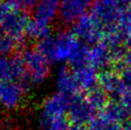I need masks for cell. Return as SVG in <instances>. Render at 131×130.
<instances>
[{"mask_svg": "<svg viewBox=\"0 0 131 130\" xmlns=\"http://www.w3.org/2000/svg\"><path fill=\"white\" fill-rule=\"evenodd\" d=\"M71 97L56 93L45 99L40 108V123L46 129L52 123L59 120L67 119Z\"/></svg>", "mask_w": 131, "mask_h": 130, "instance_id": "cell-1", "label": "cell"}, {"mask_svg": "<svg viewBox=\"0 0 131 130\" xmlns=\"http://www.w3.org/2000/svg\"><path fill=\"white\" fill-rule=\"evenodd\" d=\"M21 55L32 85L43 83L50 73V61L36 48L24 50Z\"/></svg>", "mask_w": 131, "mask_h": 130, "instance_id": "cell-2", "label": "cell"}, {"mask_svg": "<svg viewBox=\"0 0 131 130\" xmlns=\"http://www.w3.org/2000/svg\"><path fill=\"white\" fill-rule=\"evenodd\" d=\"M98 116L99 112L89 103L85 96L79 93L71 97L67 115L71 125L87 126Z\"/></svg>", "mask_w": 131, "mask_h": 130, "instance_id": "cell-3", "label": "cell"}, {"mask_svg": "<svg viewBox=\"0 0 131 130\" xmlns=\"http://www.w3.org/2000/svg\"><path fill=\"white\" fill-rule=\"evenodd\" d=\"M32 86L29 82L13 80L0 84V106L5 110H15L19 107L22 101Z\"/></svg>", "mask_w": 131, "mask_h": 130, "instance_id": "cell-4", "label": "cell"}, {"mask_svg": "<svg viewBox=\"0 0 131 130\" xmlns=\"http://www.w3.org/2000/svg\"><path fill=\"white\" fill-rule=\"evenodd\" d=\"M31 19L29 13L21 10L9 15L0 26V30L14 37L21 46H23L25 42L26 29Z\"/></svg>", "mask_w": 131, "mask_h": 130, "instance_id": "cell-5", "label": "cell"}, {"mask_svg": "<svg viewBox=\"0 0 131 130\" xmlns=\"http://www.w3.org/2000/svg\"><path fill=\"white\" fill-rule=\"evenodd\" d=\"M60 0H38L34 10V19L49 25L59 12Z\"/></svg>", "mask_w": 131, "mask_h": 130, "instance_id": "cell-6", "label": "cell"}, {"mask_svg": "<svg viewBox=\"0 0 131 130\" xmlns=\"http://www.w3.org/2000/svg\"><path fill=\"white\" fill-rule=\"evenodd\" d=\"M75 41L73 37L67 34H61L55 37V52L53 61H63L73 58Z\"/></svg>", "mask_w": 131, "mask_h": 130, "instance_id": "cell-7", "label": "cell"}, {"mask_svg": "<svg viewBox=\"0 0 131 130\" xmlns=\"http://www.w3.org/2000/svg\"><path fill=\"white\" fill-rule=\"evenodd\" d=\"M57 87L58 92L69 97H73L80 93V86L77 82L74 74L70 73L67 69L61 68L57 77Z\"/></svg>", "mask_w": 131, "mask_h": 130, "instance_id": "cell-8", "label": "cell"}, {"mask_svg": "<svg viewBox=\"0 0 131 130\" xmlns=\"http://www.w3.org/2000/svg\"><path fill=\"white\" fill-rule=\"evenodd\" d=\"M131 114L121 101H109L101 111V116L111 123L122 124Z\"/></svg>", "mask_w": 131, "mask_h": 130, "instance_id": "cell-9", "label": "cell"}, {"mask_svg": "<svg viewBox=\"0 0 131 130\" xmlns=\"http://www.w3.org/2000/svg\"><path fill=\"white\" fill-rule=\"evenodd\" d=\"M84 4L83 0H62L59 7V17L63 23H70L79 15Z\"/></svg>", "mask_w": 131, "mask_h": 130, "instance_id": "cell-10", "label": "cell"}, {"mask_svg": "<svg viewBox=\"0 0 131 130\" xmlns=\"http://www.w3.org/2000/svg\"><path fill=\"white\" fill-rule=\"evenodd\" d=\"M26 36L30 39L37 40L38 42L50 36V26L36 19H31L26 29Z\"/></svg>", "mask_w": 131, "mask_h": 130, "instance_id": "cell-11", "label": "cell"}, {"mask_svg": "<svg viewBox=\"0 0 131 130\" xmlns=\"http://www.w3.org/2000/svg\"><path fill=\"white\" fill-rule=\"evenodd\" d=\"M86 99L89 101V103L99 113H101V111L105 107V105L109 102V99L105 91L99 88H95V87L90 91H88Z\"/></svg>", "mask_w": 131, "mask_h": 130, "instance_id": "cell-12", "label": "cell"}, {"mask_svg": "<svg viewBox=\"0 0 131 130\" xmlns=\"http://www.w3.org/2000/svg\"><path fill=\"white\" fill-rule=\"evenodd\" d=\"M22 48V46L12 37L11 36L4 32L2 30H0V56L6 57L14 54L17 49Z\"/></svg>", "mask_w": 131, "mask_h": 130, "instance_id": "cell-13", "label": "cell"}, {"mask_svg": "<svg viewBox=\"0 0 131 130\" xmlns=\"http://www.w3.org/2000/svg\"><path fill=\"white\" fill-rule=\"evenodd\" d=\"M13 80L20 81L15 75L11 58L0 56V84L4 82H8V81H13Z\"/></svg>", "mask_w": 131, "mask_h": 130, "instance_id": "cell-14", "label": "cell"}, {"mask_svg": "<svg viewBox=\"0 0 131 130\" xmlns=\"http://www.w3.org/2000/svg\"><path fill=\"white\" fill-rule=\"evenodd\" d=\"M36 49L43 55L49 61H53V57L55 52V37L49 36L44 39L38 41Z\"/></svg>", "mask_w": 131, "mask_h": 130, "instance_id": "cell-15", "label": "cell"}, {"mask_svg": "<svg viewBox=\"0 0 131 130\" xmlns=\"http://www.w3.org/2000/svg\"><path fill=\"white\" fill-rule=\"evenodd\" d=\"M111 123H112L111 122L107 121L100 115L98 117H96L86 126V128H87V130H109Z\"/></svg>", "mask_w": 131, "mask_h": 130, "instance_id": "cell-16", "label": "cell"}, {"mask_svg": "<svg viewBox=\"0 0 131 130\" xmlns=\"http://www.w3.org/2000/svg\"><path fill=\"white\" fill-rule=\"evenodd\" d=\"M18 2L23 11L30 13L35 10L38 0H18Z\"/></svg>", "mask_w": 131, "mask_h": 130, "instance_id": "cell-17", "label": "cell"}, {"mask_svg": "<svg viewBox=\"0 0 131 130\" xmlns=\"http://www.w3.org/2000/svg\"><path fill=\"white\" fill-rule=\"evenodd\" d=\"M121 102L125 107V109L131 114V90L124 92L123 97H122Z\"/></svg>", "mask_w": 131, "mask_h": 130, "instance_id": "cell-18", "label": "cell"}, {"mask_svg": "<svg viewBox=\"0 0 131 130\" xmlns=\"http://www.w3.org/2000/svg\"><path fill=\"white\" fill-rule=\"evenodd\" d=\"M124 130H131V115L121 124Z\"/></svg>", "mask_w": 131, "mask_h": 130, "instance_id": "cell-19", "label": "cell"}, {"mask_svg": "<svg viewBox=\"0 0 131 130\" xmlns=\"http://www.w3.org/2000/svg\"><path fill=\"white\" fill-rule=\"evenodd\" d=\"M69 130H87L86 126H80V125H71Z\"/></svg>", "mask_w": 131, "mask_h": 130, "instance_id": "cell-20", "label": "cell"}, {"mask_svg": "<svg viewBox=\"0 0 131 130\" xmlns=\"http://www.w3.org/2000/svg\"><path fill=\"white\" fill-rule=\"evenodd\" d=\"M2 1H4V0H0V2H2Z\"/></svg>", "mask_w": 131, "mask_h": 130, "instance_id": "cell-21", "label": "cell"}]
</instances>
